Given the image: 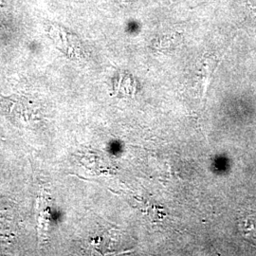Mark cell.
<instances>
[{"instance_id":"obj_1","label":"cell","mask_w":256,"mask_h":256,"mask_svg":"<svg viewBox=\"0 0 256 256\" xmlns=\"http://www.w3.org/2000/svg\"><path fill=\"white\" fill-rule=\"evenodd\" d=\"M48 34L58 48L70 58H77L81 54L79 39L64 28L52 23L48 27Z\"/></svg>"},{"instance_id":"obj_2","label":"cell","mask_w":256,"mask_h":256,"mask_svg":"<svg viewBox=\"0 0 256 256\" xmlns=\"http://www.w3.org/2000/svg\"><path fill=\"white\" fill-rule=\"evenodd\" d=\"M0 104L5 113L16 120L28 122V120H32V112L30 110V106L22 98L12 96L10 98L4 99L0 102Z\"/></svg>"},{"instance_id":"obj_3","label":"cell","mask_w":256,"mask_h":256,"mask_svg":"<svg viewBox=\"0 0 256 256\" xmlns=\"http://www.w3.org/2000/svg\"><path fill=\"white\" fill-rule=\"evenodd\" d=\"M120 2H131V1H133V0H120Z\"/></svg>"}]
</instances>
